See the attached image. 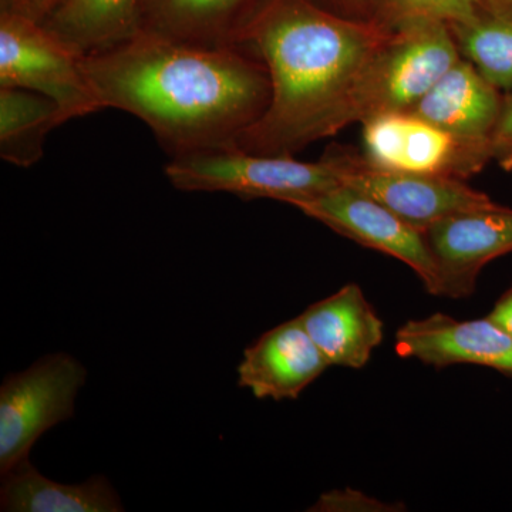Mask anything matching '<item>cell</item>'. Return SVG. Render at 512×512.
Instances as JSON below:
<instances>
[{
	"label": "cell",
	"mask_w": 512,
	"mask_h": 512,
	"mask_svg": "<svg viewBox=\"0 0 512 512\" xmlns=\"http://www.w3.org/2000/svg\"><path fill=\"white\" fill-rule=\"evenodd\" d=\"M396 353L424 365L490 367L512 377V339L490 318L457 320L444 313L409 320L396 333Z\"/></svg>",
	"instance_id": "8fae6325"
},
{
	"label": "cell",
	"mask_w": 512,
	"mask_h": 512,
	"mask_svg": "<svg viewBox=\"0 0 512 512\" xmlns=\"http://www.w3.org/2000/svg\"><path fill=\"white\" fill-rule=\"evenodd\" d=\"M443 278L441 296L476 292L481 269L512 252V208L491 204L450 215L424 231Z\"/></svg>",
	"instance_id": "30bf717a"
},
{
	"label": "cell",
	"mask_w": 512,
	"mask_h": 512,
	"mask_svg": "<svg viewBox=\"0 0 512 512\" xmlns=\"http://www.w3.org/2000/svg\"><path fill=\"white\" fill-rule=\"evenodd\" d=\"M491 154L504 171H512V90L504 93L500 116L491 134Z\"/></svg>",
	"instance_id": "7402d4cb"
},
{
	"label": "cell",
	"mask_w": 512,
	"mask_h": 512,
	"mask_svg": "<svg viewBox=\"0 0 512 512\" xmlns=\"http://www.w3.org/2000/svg\"><path fill=\"white\" fill-rule=\"evenodd\" d=\"M82 52L16 8L0 9V87L55 101L64 123L103 110Z\"/></svg>",
	"instance_id": "5b68a950"
},
{
	"label": "cell",
	"mask_w": 512,
	"mask_h": 512,
	"mask_svg": "<svg viewBox=\"0 0 512 512\" xmlns=\"http://www.w3.org/2000/svg\"><path fill=\"white\" fill-rule=\"evenodd\" d=\"M488 318L512 339V286L495 302L494 308L488 313Z\"/></svg>",
	"instance_id": "cb8c5ba5"
},
{
	"label": "cell",
	"mask_w": 512,
	"mask_h": 512,
	"mask_svg": "<svg viewBox=\"0 0 512 512\" xmlns=\"http://www.w3.org/2000/svg\"><path fill=\"white\" fill-rule=\"evenodd\" d=\"M3 512H120L119 494L106 477L93 476L80 484H62L40 474L29 460L2 476Z\"/></svg>",
	"instance_id": "2e32d148"
},
{
	"label": "cell",
	"mask_w": 512,
	"mask_h": 512,
	"mask_svg": "<svg viewBox=\"0 0 512 512\" xmlns=\"http://www.w3.org/2000/svg\"><path fill=\"white\" fill-rule=\"evenodd\" d=\"M330 365L295 318L264 333L244 350L238 384L256 399L293 400Z\"/></svg>",
	"instance_id": "7c38bea8"
},
{
	"label": "cell",
	"mask_w": 512,
	"mask_h": 512,
	"mask_svg": "<svg viewBox=\"0 0 512 512\" xmlns=\"http://www.w3.org/2000/svg\"><path fill=\"white\" fill-rule=\"evenodd\" d=\"M340 180L369 195L414 228L426 231L450 215L494 202L464 180L440 175L406 173L370 164L365 157L336 148Z\"/></svg>",
	"instance_id": "9c48e42d"
},
{
	"label": "cell",
	"mask_w": 512,
	"mask_h": 512,
	"mask_svg": "<svg viewBox=\"0 0 512 512\" xmlns=\"http://www.w3.org/2000/svg\"><path fill=\"white\" fill-rule=\"evenodd\" d=\"M309 511L322 512H377L397 511L393 504H386L375 497L346 488V490L330 491L319 498L318 503Z\"/></svg>",
	"instance_id": "44dd1931"
},
{
	"label": "cell",
	"mask_w": 512,
	"mask_h": 512,
	"mask_svg": "<svg viewBox=\"0 0 512 512\" xmlns=\"http://www.w3.org/2000/svg\"><path fill=\"white\" fill-rule=\"evenodd\" d=\"M330 366L363 369L384 339V323L362 288L348 284L298 316Z\"/></svg>",
	"instance_id": "4fadbf2b"
},
{
	"label": "cell",
	"mask_w": 512,
	"mask_h": 512,
	"mask_svg": "<svg viewBox=\"0 0 512 512\" xmlns=\"http://www.w3.org/2000/svg\"><path fill=\"white\" fill-rule=\"evenodd\" d=\"M87 370L67 353L42 357L29 369L10 373L0 387V474L23 461L47 430L74 414Z\"/></svg>",
	"instance_id": "8992f818"
},
{
	"label": "cell",
	"mask_w": 512,
	"mask_h": 512,
	"mask_svg": "<svg viewBox=\"0 0 512 512\" xmlns=\"http://www.w3.org/2000/svg\"><path fill=\"white\" fill-rule=\"evenodd\" d=\"M62 124V113L49 97L0 87V156L6 163L26 168L39 163L46 137Z\"/></svg>",
	"instance_id": "d6986e66"
},
{
	"label": "cell",
	"mask_w": 512,
	"mask_h": 512,
	"mask_svg": "<svg viewBox=\"0 0 512 512\" xmlns=\"http://www.w3.org/2000/svg\"><path fill=\"white\" fill-rule=\"evenodd\" d=\"M504 93L460 57L410 109L456 136L490 141Z\"/></svg>",
	"instance_id": "9a60e30c"
},
{
	"label": "cell",
	"mask_w": 512,
	"mask_h": 512,
	"mask_svg": "<svg viewBox=\"0 0 512 512\" xmlns=\"http://www.w3.org/2000/svg\"><path fill=\"white\" fill-rule=\"evenodd\" d=\"M16 0H0V9H9L15 6Z\"/></svg>",
	"instance_id": "484cf974"
},
{
	"label": "cell",
	"mask_w": 512,
	"mask_h": 512,
	"mask_svg": "<svg viewBox=\"0 0 512 512\" xmlns=\"http://www.w3.org/2000/svg\"><path fill=\"white\" fill-rule=\"evenodd\" d=\"M330 10L357 20L375 22L379 0H326Z\"/></svg>",
	"instance_id": "603a6c76"
},
{
	"label": "cell",
	"mask_w": 512,
	"mask_h": 512,
	"mask_svg": "<svg viewBox=\"0 0 512 512\" xmlns=\"http://www.w3.org/2000/svg\"><path fill=\"white\" fill-rule=\"evenodd\" d=\"M362 124L363 157L376 167L467 180L493 161L490 141L456 136L410 111Z\"/></svg>",
	"instance_id": "52a82bcc"
},
{
	"label": "cell",
	"mask_w": 512,
	"mask_h": 512,
	"mask_svg": "<svg viewBox=\"0 0 512 512\" xmlns=\"http://www.w3.org/2000/svg\"><path fill=\"white\" fill-rule=\"evenodd\" d=\"M84 67L104 109L143 121L171 158L234 146L271 97L249 45L197 46L138 30L86 55Z\"/></svg>",
	"instance_id": "6da1fadb"
},
{
	"label": "cell",
	"mask_w": 512,
	"mask_h": 512,
	"mask_svg": "<svg viewBox=\"0 0 512 512\" xmlns=\"http://www.w3.org/2000/svg\"><path fill=\"white\" fill-rule=\"evenodd\" d=\"M268 0H144L140 30L197 46L244 45Z\"/></svg>",
	"instance_id": "5bb4252c"
},
{
	"label": "cell",
	"mask_w": 512,
	"mask_h": 512,
	"mask_svg": "<svg viewBox=\"0 0 512 512\" xmlns=\"http://www.w3.org/2000/svg\"><path fill=\"white\" fill-rule=\"evenodd\" d=\"M60 2L62 0H16L15 6L12 8L22 10L33 19L43 22Z\"/></svg>",
	"instance_id": "d4e9b609"
},
{
	"label": "cell",
	"mask_w": 512,
	"mask_h": 512,
	"mask_svg": "<svg viewBox=\"0 0 512 512\" xmlns=\"http://www.w3.org/2000/svg\"><path fill=\"white\" fill-rule=\"evenodd\" d=\"M390 28L323 8L315 0H268L244 45L254 47L271 82L261 117L237 140L242 150L293 156L340 131L346 97Z\"/></svg>",
	"instance_id": "7a4b0ae2"
},
{
	"label": "cell",
	"mask_w": 512,
	"mask_h": 512,
	"mask_svg": "<svg viewBox=\"0 0 512 512\" xmlns=\"http://www.w3.org/2000/svg\"><path fill=\"white\" fill-rule=\"evenodd\" d=\"M340 170L333 151L306 163L293 156L249 153L237 144L174 157L165 165L168 181L180 191L228 192L244 200L268 198L292 207L342 185Z\"/></svg>",
	"instance_id": "277c9868"
},
{
	"label": "cell",
	"mask_w": 512,
	"mask_h": 512,
	"mask_svg": "<svg viewBox=\"0 0 512 512\" xmlns=\"http://www.w3.org/2000/svg\"><path fill=\"white\" fill-rule=\"evenodd\" d=\"M480 0H379L375 22L386 28L412 19H433L451 25L473 15Z\"/></svg>",
	"instance_id": "ffe728a7"
},
{
	"label": "cell",
	"mask_w": 512,
	"mask_h": 512,
	"mask_svg": "<svg viewBox=\"0 0 512 512\" xmlns=\"http://www.w3.org/2000/svg\"><path fill=\"white\" fill-rule=\"evenodd\" d=\"M293 207L342 237L410 266L431 295L441 296L443 293L440 266L426 234L369 195L342 184Z\"/></svg>",
	"instance_id": "ba28073f"
},
{
	"label": "cell",
	"mask_w": 512,
	"mask_h": 512,
	"mask_svg": "<svg viewBox=\"0 0 512 512\" xmlns=\"http://www.w3.org/2000/svg\"><path fill=\"white\" fill-rule=\"evenodd\" d=\"M447 26L458 55L501 92H511L512 0H480L470 18Z\"/></svg>",
	"instance_id": "ac0fdd59"
},
{
	"label": "cell",
	"mask_w": 512,
	"mask_h": 512,
	"mask_svg": "<svg viewBox=\"0 0 512 512\" xmlns=\"http://www.w3.org/2000/svg\"><path fill=\"white\" fill-rule=\"evenodd\" d=\"M144 0H62L43 25L83 55L136 35Z\"/></svg>",
	"instance_id": "e0dca14e"
},
{
	"label": "cell",
	"mask_w": 512,
	"mask_h": 512,
	"mask_svg": "<svg viewBox=\"0 0 512 512\" xmlns=\"http://www.w3.org/2000/svg\"><path fill=\"white\" fill-rule=\"evenodd\" d=\"M458 59L446 23L412 19L392 26L357 74L340 114V130L409 111Z\"/></svg>",
	"instance_id": "3957f363"
}]
</instances>
